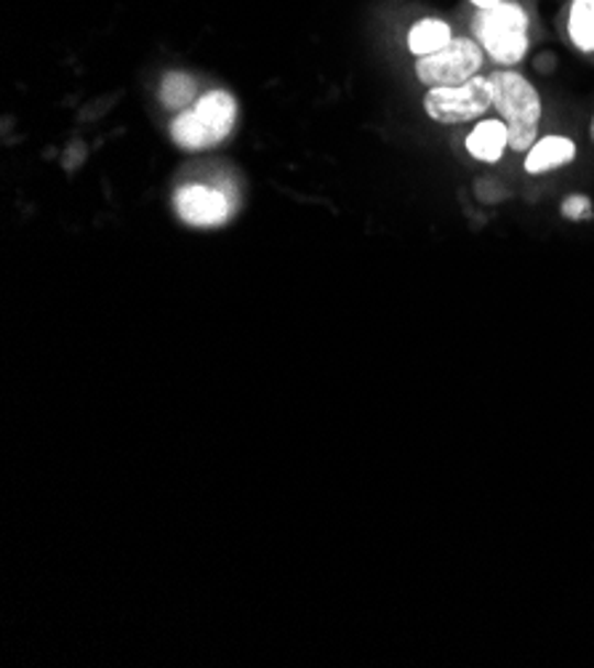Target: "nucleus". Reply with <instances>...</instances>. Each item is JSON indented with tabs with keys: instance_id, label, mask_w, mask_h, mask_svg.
I'll use <instances>...</instances> for the list:
<instances>
[{
	"instance_id": "nucleus-1",
	"label": "nucleus",
	"mask_w": 594,
	"mask_h": 668,
	"mask_svg": "<svg viewBox=\"0 0 594 668\" xmlns=\"http://www.w3.org/2000/svg\"><path fill=\"white\" fill-rule=\"evenodd\" d=\"M493 110L507 121L509 147L515 153H530L536 144V131L541 121V99L539 91L512 69H496L488 78Z\"/></svg>"
},
{
	"instance_id": "nucleus-2",
	"label": "nucleus",
	"mask_w": 594,
	"mask_h": 668,
	"mask_svg": "<svg viewBox=\"0 0 594 668\" xmlns=\"http://www.w3.org/2000/svg\"><path fill=\"white\" fill-rule=\"evenodd\" d=\"M470 27L483 52L496 65L512 67L526 59L530 46V16L526 5L502 0L491 9H477Z\"/></svg>"
},
{
	"instance_id": "nucleus-3",
	"label": "nucleus",
	"mask_w": 594,
	"mask_h": 668,
	"mask_svg": "<svg viewBox=\"0 0 594 668\" xmlns=\"http://www.w3.org/2000/svg\"><path fill=\"white\" fill-rule=\"evenodd\" d=\"M238 104L232 93L211 91L195 104V110H185L170 123V138L182 149H208L217 147L230 136L235 125Z\"/></svg>"
},
{
	"instance_id": "nucleus-4",
	"label": "nucleus",
	"mask_w": 594,
	"mask_h": 668,
	"mask_svg": "<svg viewBox=\"0 0 594 668\" xmlns=\"http://www.w3.org/2000/svg\"><path fill=\"white\" fill-rule=\"evenodd\" d=\"M485 52L472 37H453L440 52L419 56L416 62V78L427 88L440 86H459L472 80L483 67Z\"/></svg>"
},
{
	"instance_id": "nucleus-5",
	"label": "nucleus",
	"mask_w": 594,
	"mask_h": 668,
	"mask_svg": "<svg viewBox=\"0 0 594 668\" xmlns=\"http://www.w3.org/2000/svg\"><path fill=\"white\" fill-rule=\"evenodd\" d=\"M491 107H493L491 84L488 78H480V75L459 86L429 88L425 97L427 115L432 118V121L448 125L475 121V118L485 115Z\"/></svg>"
},
{
	"instance_id": "nucleus-6",
	"label": "nucleus",
	"mask_w": 594,
	"mask_h": 668,
	"mask_svg": "<svg viewBox=\"0 0 594 668\" xmlns=\"http://www.w3.org/2000/svg\"><path fill=\"white\" fill-rule=\"evenodd\" d=\"M176 213L182 222L193 226H219L230 219V200L217 189L208 187H185L176 192Z\"/></svg>"
},
{
	"instance_id": "nucleus-7",
	"label": "nucleus",
	"mask_w": 594,
	"mask_h": 668,
	"mask_svg": "<svg viewBox=\"0 0 594 668\" xmlns=\"http://www.w3.org/2000/svg\"><path fill=\"white\" fill-rule=\"evenodd\" d=\"M576 157V144L565 136H547L541 142H536L530 147V153L526 157V171L528 174H543L552 171V168L565 166Z\"/></svg>"
},
{
	"instance_id": "nucleus-8",
	"label": "nucleus",
	"mask_w": 594,
	"mask_h": 668,
	"mask_svg": "<svg viewBox=\"0 0 594 668\" xmlns=\"http://www.w3.org/2000/svg\"><path fill=\"white\" fill-rule=\"evenodd\" d=\"M504 147H509V136L507 123L502 121H483L466 136V149H470V155L477 157V160L496 163L498 157H502Z\"/></svg>"
},
{
	"instance_id": "nucleus-9",
	"label": "nucleus",
	"mask_w": 594,
	"mask_h": 668,
	"mask_svg": "<svg viewBox=\"0 0 594 668\" xmlns=\"http://www.w3.org/2000/svg\"><path fill=\"white\" fill-rule=\"evenodd\" d=\"M565 35L579 52L594 54V0H573L565 14Z\"/></svg>"
},
{
	"instance_id": "nucleus-10",
	"label": "nucleus",
	"mask_w": 594,
	"mask_h": 668,
	"mask_svg": "<svg viewBox=\"0 0 594 668\" xmlns=\"http://www.w3.org/2000/svg\"><path fill=\"white\" fill-rule=\"evenodd\" d=\"M451 27L442 19H421L410 27L408 33V48L416 56H429L451 43Z\"/></svg>"
},
{
	"instance_id": "nucleus-11",
	"label": "nucleus",
	"mask_w": 594,
	"mask_h": 668,
	"mask_svg": "<svg viewBox=\"0 0 594 668\" xmlns=\"http://www.w3.org/2000/svg\"><path fill=\"white\" fill-rule=\"evenodd\" d=\"M195 97V80L185 73H170L166 75L161 88V102L170 107V110H185Z\"/></svg>"
},
{
	"instance_id": "nucleus-12",
	"label": "nucleus",
	"mask_w": 594,
	"mask_h": 668,
	"mask_svg": "<svg viewBox=\"0 0 594 668\" xmlns=\"http://www.w3.org/2000/svg\"><path fill=\"white\" fill-rule=\"evenodd\" d=\"M562 216L571 219V222H590L594 216L592 200L584 198V194H571V198L562 203Z\"/></svg>"
},
{
	"instance_id": "nucleus-13",
	"label": "nucleus",
	"mask_w": 594,
	"mask_h": 668,
	"mask_svg": "<svg viewBox=\"0 0 594 668\" xmlns=\"http://www.w3.org/2000/svg\"><path fill=\"white\" fill-rule=\"evenodd\" d=\"M477 192L480 198L483 200H491V203H496V200L504 198V189H496L493 187V181H480L477 185Z\"/></svg>"
},
{
	"instance_id": "nucleus-14",
	"label": "nucleus",
	"mask_w": 594,
	"mask_h": 668,
	"mask_svg": "<svg viewBox=\"0 0 594 668\" xmlns=\"http://www.w3.org/2000/svg\"><path fill=\"white\" fill-rule=\"evenodd\" d=\"M470 3H475L477 9H491V5L502 3V0H470Z\"/></svg>"
},
{
	"instance_id": "nucleus-15",
	"label": "nucleus",
	"mask_w": 594,
	"mask_h": 668,
	"mask_svg": "<svg viewBox=\"0 0 594 668\" xmlns=\"http://www.w3.org/2000/svg\"><path fill=\"white\" fill-rule=\"evenodd\" d=\"M590 134H592V142H594V118H592V125H590Z\"/></svg>"
}]
</instances>
